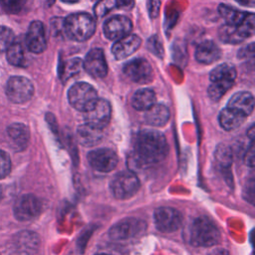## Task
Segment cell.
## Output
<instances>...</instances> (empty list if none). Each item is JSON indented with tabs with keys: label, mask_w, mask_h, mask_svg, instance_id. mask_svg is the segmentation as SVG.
Masks as SVG:
<instances>
[{
	"label": "cell",
	"mask_w": 255,
	"mask_h": 255,
	"mask_svg": "<svg viewBox=\"0 0 255 255\" xmlns=\"http://www.w3.org/2000/svg\"><path fill=\"white\" fill-rule=\"evenodd\" d=\"M96 255H109V254H104V253H101V254H96Z\"/></svg>",
	"instance_id": "f6af8a7d"
},
{
	"label": "cell",
	"mask_w": 255,
	"mask_h": 255,
	"mask_svg": "<svg viewBox=\"0 0 255 255\" xmlns=\"http://www.w3.org/2000/svg\"><path fill=\"white\" fill-rule=\"evenodd\" d=\"M236 69L233 65L225 63L217 66L210 73V81L211 83H219L225 84L232 87L235 79H236Z\"/></svg>",
	"instance_id": "44dd1931"
},
{
	"label": "cell",
	"mask_w": 255,
	"mask_h": 255,
	"mask_svg": "<svg viewBox=\"0 0 255 255\" xmlns=\"http://www.w3.org/2000/svg\"><path fill=\"white\" fill-rule=\"evenodd\" d=\"M154 104L155 94L150 89L137 90L131 99V105L137 111H146Z\"/></svg>",
	"instance_id": "cb8c5ba5"
},
{
	"label": "cell",
	"mask_w": 255,
	"mask_h": 255,
	"mask_svg": "<svg viewBox=\"0 0 255 255\" xmlns=\"http://www.w3.org/2000/svg\"><path fill=\"white\" fill-rule=\"evenodd\" d=\"M215 156L219 164L223 167H229L232 162V152L229 146L227 145H219L216 149Z\"/></svg>",
	"instance_id": "f546056e"
},
{
	"label": "cell",
	"mask_w": 255,
	"mask_h": 255,
	"mask_svg": "<svg viewBox=\"0 0 255 255\" xmlns=\"http://www.w3.org/2000/svg\"><path fill=\"white\" fill-rule=\"evenodd\" d=\"M7 134L9 139L12 142V145L17 150L24 149L29 142V138H30L29 128L24 124H19V123L12 124L7 128Z\"/></svg>",
	"instance_id": "ac0fdd59"
},
{
	"label": "cell",
	"mask_w": 255,
	"mask_h": 255,
	"mask_svg": "<svg viewBox=\"0 0 255 255\" xmlns=\"http://www.w3.org/2000/svg\"><path fill=\"white\" fill-rule=\"evenodd\" d=\"M235 28L239 37L243 40L252 36L254 33V14L247 13L245 18Z\"/></svg>",
	"instance_id": "83f0119b"
},
{
	"label": "cell",
	"mask_w": 255,
	"mask_h": 255,
	"mask_svg": "<svg viewBox=\"0 0 255 255\" xmlns=\"http://www.w3.org/2000/svg\"><path fill=\"white\" fill-rule=\"evenodd\" d=\"M132 29L131 21L122 15H116L108 19L104 24V34L110 40H119L130 34Z\"/></svg>",
	"instance_id": "4fadbf2b"
},
{
	"label": "cell",
	"mask_w": 255,
	"mask_h": 255,
	"mask_svg": "<svg viewBox=\"0 0 255 255\" xmlns=\"http://www.w3.org/2000/svg\"><path fill=\"white\" fill-rule=\"evenodd\" d=\"M51 29H52V33L54 35H58L59 33H62L61 31H63L65 33V30H64V19H62V18H54L51 21Z\"/></svg>",
	"instance_id": "8d00e7d4"
},
{
	"label": "cell",
	"mask_w": 255,
	"mask_h": 255,
	"mask_svg": "<svg viewBox=\"0 0 255 255\" xmlns=\"http://www.w3.org/2000/svg\"><path fill=\"white\" fill-rule=\"evenodd\" d=\"M117 6L122 9H131L134 5V0H116Z\"/></svg>",
	"instance_id": "ab89813d"
},
{
	"label": "cell",
	"mask_w": 255,
	"mask_h": 255,
	"mask_svg": "<svg viewBox=\"0 0 255 255\" xmlns=\"http://www.w3.org/2000/svg\"><path fill=\"white\" fill-rule=\"evenodd\" d=\"M218 12L222 19L225 21V24L231 26H237L247 15L246 12L236 10L226 4H220L218 7Z\"/></svg>",
	"instance_id": "4316f807"
},
{
	"label": "cell",
	"mask_w": 255,
	"mask_h": 255,
	"mask_svg": "<svg viewBox=\"0 0 255 255\" xmlns=\"http://www.w3.org/2000/svg\"><path fill=\"white\" fill-rule=\"evenodd\" d=\"M148 13L151 18H155L159 13L160 0H147Z\"/></svg>",
	"instance_id": "d590c367"
},
{
	"label": "cell",
	"mask_w": 255,
	"mask_h": 255,
	"mask_svg": "<svg viewBox=\"0 0 255 255\" xmlns=\"http://www.w3.org/2000/svg\"><path fill=\"white\" fill-rule=\"evenodd\" d=\"M182 222L181 213L172 207H159L154 211V223L161 232H173L177 230Z\"/></svg>",
	"instance_id": "52a82bcc"
},
{
	"label": "cell",
	"mask_w": 255,
	"mask_h": 255,
	"mask_svg": "<svg viewBox=\"0 0 255 255\" xmlns=\"http://www.w3.org/2000/svg\"><path fill=\"white\" fill-rule=\"evenodd\" d=\"M169 110L162 104H154L145 111L144 121L154 127L164 126L169 120Z\"/></svg>",
	"instance_id": "7402d4cb"
},
{
	"label": "cell",
	"mask_w": 255,
	"mask_h": 255,
	"mask_svg": "<svg viewBox=\"0 0 255 255\" xmlns=\"http://www.w3.org/2000/svg\"><path fill=\"white\" fill-rule=\"evenodd\" d=\"M210 255H229V254H228V252H227L226 250H224V249H220V250H216L215 252L211 253Z\"/></svg>",
	"instance_id": "b9f144b4"
},
{
	"label": "cell",
	"mask_w": 255,
	"mask_h": 255,
	"mask_svg": "<svg viewBox=\"0 0 255 255\" xmlns=\"http://www.w3.org/2000/svg\"><path fill=\"white\" fill-rule=\"evenodd\" d=\"M1 196H2V191H1V188H0V199H1Z\"/></svg>",
	"instance_id": "bcb514c9"
},
{
	"label": "cell",
	"mask_w": 255,
	"mask_h": 255,
	"mask_svg": "<svg viewBox=\"0 0 255 255\" xmlns=\"http://www.w3.org/2000/svg\"><path fill=\"white\" fill-rule=\"evenodd\" d=\"M62 1L67 2V3H75V2H77V1H79V0H62Z\"/></svg>",
	"instance_id": "ee69618b"
},
{
	"label": "cell",
	"mask_w": 255,
	"mask_h": 255,
	"mask_svg": "<svg viewBox=\"0 0 255 255\" xmlns=\"http://www.w3.org/2000/svg\"><path fill=\"white\" fill-rule=\"evenodd\" d=\"M14 41V33L5 26H0V53L8 49Z\"/></svg>",
	"instance_id": "1f68e13d"
},
{
	"label": "cell",
	"mask_w": 255,
	"mask_h": 255,
	"mask_svg": "<svg viewBox=\"0 0 255 255\" xmlns=\"http://www.w3.org/2000/svg\"><path fill=\"white\" fill-rule=\"evenodd\" d=\"M139 188V180L136 175L130 171L118 173L111 182V190L118 199H127L131 197Z\"/></svg>",
	"instance_id": "5b68a950"
},
{
	"label": "cell",
	"mask_w": 255,
	"mask_h": 255,
	"mask_svg": "<svg viewBox=\"0 0 255 255\" xmlns=\"http://www.w3.org/2000/svg\"><path fill=\"white\" fill-rule=\"evenodd\" d=\"M168 152L164 135L156 130H142L136 135L134 160L140 165L157 163Z\"/></svg>",
	"instance_id": "6da1fadb"
},
{
	"label": "cell",
	"mask_w": 255,
	"mask_h": 255,
	"mask_svg": "<svg viewBox=\"0 0 255 255\" xmlns=\"http://www.w3.org/2000/svg\"><path fill=\"white\" fill-rule=\"evenodd\" d=\"M54 2H55V0H44V4L46 7L52 6L54 4Z\"/></svg>",
	"instance_id": "7bdbcfd3"
},
{
	"label": "cell",
	"mask_w": 255,
	"mask_h": 255,
	"mask_svg": "<svg viewBox=\"0 0 255 255\" xmlns=\"http://www.w3.org/2000/svg\"><path fill=\"white\" fill-rule=\"evenodd\" d=\"M64 30L70 39L84 42L94 35L96 23L94 18L87 13H74L64 19Z\"/></svg>",
	"instance_id": "7a4b0ae2"
},
{
	"label": "cell",
	"mask_w": 255,
	"mask_h": 255,
	"mask_svg": "<svg viewBox=\"0 0 255 255\" xmlns=\"http://www.w3.org/2000/svg\"><path fill=\"white\" fill-rule=\"evenodd\" d=\"M41 202L33 194L20 196L14 203L13 211L18 220L26 221L37 217L41 212Z\"/></svg>",
	"instance_id": "9c48e42d"
},
{
	"label": "cell",
	"mask_w": 255,
	"mask_h": 255,
	"mask_svg": "<svg viewBox=\"0 0 255 255\" xmlns=\"http://www.w3.org/2000/svg\"><path fill=\"white\" fill-rule=\"evenodd\" d=\"M83 67L94 78H104L108 73V65L101 48H93L89 51Z\"/></svg>",
	"instance_id": "5bb4252c"
},
{
	"label": "cell",
	"mask_w": 255,
	"mask_h": 255,
	"mask_svg": "<svg viewBox=\"0 0 255 255\" xmlns=\"http://www.w3.org/2000/svg\"><path fill=\"white\" fill-rule=\"evenodd\" d=\"M231 87L225 84H219V83H211V85L208 87L207 93L210 99L213 101H218Z\"/></svg>",
	"instance_id": "d6a6232c"
},
{
	"label": "cell",
	"mask_w": 255,
	"mask_h": 255,
	"mask_svg": "<svg viewBox=\"0 0 255 255\" xmlns=\"http://www.w3.org/2000/svg\"><path fill=\"white\" fill-rule=\"evenodd\" d=\"M27 0H0L4 10L11 14L19 13L26 5Z\"/></svg>",
	"instance_id": "836d02e7"
},
{
	"label": "cell",
	"mask_w": 255,
	"mask_h": 255,
	"mask_svg": "<svg viewBox=\"0 0 255 255\" xmlns=\"http://www.w3.org/2000/svg\"><path fill=\"white\" fill-rule=\"evenodd\" d=\"M245 120V116L230 109L225 108L219 113L218 121L220 126L226 130H232L239 128Z\"/></svg>",
	"instance_id": "603a6c76"
},
{
	"label": "cell",
	"mask_w": 255,
	"mask_h": 255,
	"mask_svg": "<svg viewBox=\"0 0 255 255\" xmlns=\"http://www.w3.org/2000/svg\"><path fill=\"white\" fill-rule=\"evenodd\" d=\"M245 162H246V164H248L251 167L254 165V147H253L252 142L250 144L249 149L247 150V152L245 154Z\"/></svg>",
	"instance_id": "f35d334b"
},
{
	"label": "cell",
	"mask_w": 255,
	"mask_h": 255,
	"mask_svg": "<svg viewBox=\"0 0 255 255\" xmlns=\"http://www.w3.org/2000/svg\"><path fill=\"white\" fill-rule=\"evenodd\" d=\"M116 6H117L116 0H99V2L95 5V8H94L95 15L99 18L104 17Z\"/></svg>",
	"instance_id": "4dcf8cb0"
},
{
	"label": "cell",
	"mask_w": 255,
	"mask_h": 255,
	"mask_svg": "<svg viewBox=\"0 0 255 255\" xmlns=\"http://www.w3.org/2000/svg\"><path fill=\"white\" fill-rule=\"evenodd\" d=\"M8 62L16 67L26 66V58L23 45L20 41L14 40L13 43L6 50Z\"/></svg>",
	"instance_id": "d4e9b609"
},
{
	"label": "cell",
	"mask_w": 255,
	"mask_h": 255,
	"mask_svg": "<svg viewBox=\"0 0 255 255\" xmlns=\"http://www.w3.org/2000/svg\"><path fill=\"white\" fill-rule=\"evenodd\" d=\"M125 75L134 83L147 84L152 80V68L142 58H136L124 66Z\"/></svg>",
	"instance_id": "8fae6325"
},
{
	"label": "cell",
	"mask_w": 255,
	"mask_h": 255,
	"mask_svg": "<svg viewBox=\"0 0 255 255\" xmlns=\"http://www.w3.org/2000/svg\"><path fill=\"white\" fill-rule=\"evenodd\" d=\"M219 37H220L221 41H223L225 43H229V44H236V43L243 41V39H241L239 37L235 26H231V25H227V24L223 25L220 28Z\"/></svg>",
	"instance_id": "f1b7e54d"
},
{
	"label": "cell",
	"mask_w": 255,
	"mask_h": 255,
	"mask_svg": "<svg viewBox=\"0 0 255 255\" xmlns=\"http://www.w3.org/2000/svg\"><path fill=\"white\" fill-rule=\"evenodd\" d=\"M141 40L138 36L129 34L119 39L112 48V53L117 60H123L134 53L140 46Z\"/></svg>",
	"instance_id": "2e32d148"
},
{
	"label": "cell",
	"mask_w": 255,
	"mask_h": 255,
	"mask_svg": "<svg viewBox=\"0 0 255 255\" xmlns=\"http://www.w3.org/2000/svg\"><path fill=\"white\" fill-rule=\"evenodd\" d=\"M237 3L241 4L242 6H247L253 8L255 5V0H235Z\"/></svg>",
	"instance_id": "60d3db41"
},
{
	"label": "cell",
	"mask_w": 255,
	"mask_h": 255,
	"mask_svg": "<svg viewBox=\"0 0 255 255\" xmlns=\"http://www.w3.org/2000/svg\"><path fill=\"white\" fill-rule=\"evenodd\" d=\"M26 46L28 50L34 54H40L47 47V39L45 28L42 22L33 21L26 34Z\"/></svg>",
	"instance_id": "9a60e30c"
},
{
	"label": "cell",
	"mask_w": 255,
	"mask_h": 255,
	"mask_svg": "<svg viewBox=\"0 0 255 255\" xmlns=\"http://www.w3.org/2000/svg\"><path fill=\"white\" fill-rule=\"evenodd\" d=\"M87 158L90 165L100 172H110L118 164V156L110 148L94 149L88 153Z\"/></svg>",
	"instance_id": "30bf717a"
},
{
	"label": "cell",
	"mask_w": 255,
	"mask_h": 255,
	"mask_svg": "<svg viewBox=\"0 0 255 255\" xmlns=\"http://www.w3.org/2000/svg\"><path fill=\"white\" fill-rule=\"evenodd\" d=\"M221 239L217 226L207 217L194 219L190 227V242L194 246L211 247Z\"/></svg>",
	"instance_id": "3957f363"
},
{
	"label": "cell",
	"mask_w": 255,
	"mask_h": 255,
	"mask_svg": "<svg viewBox=\"0 0 255 255\" xmlns=\"http://www.w3.org/2000/svg\"><path fill=\"white\" fill-rule=\"evenodd\" d=\"M112 115L111 105L107 100L98 99L96 104L87 112H85V121L87 124L98 128H104L108 126Z\"/></svg>",
	"instance_id": "7c38bea8"
},
{
	"label": "cell",
	"mask_w": 255,
	"mask_h": 255,
	"mask_svg": "<svg viewBox=\"0 0 255 255\" xmlns=\"http://www.w3.org/2000/svg\"><path fill=\"white\" fill-rule=\"evenodd\" d=\"M148 48L151 52H153L156 55H161L160 53H162V48L156 37H152L148 40Z\"/></svg>",
	"instance_id": "74e56055"
},
{
	"label": "cell",
	"mask_w": 255,
	"mask_h": 255,
	"mask_svg": "<svg viewBox=\"0 0 255 255\" xmlns=\"http://www.w3.org/2000/svg\"><path fill=\"white\" fill-rule=\"evenodd\" d=\"M227 108H230L246 117L253 112L254 98L252 94L248 92H238L231 97L227 104Z\"/></svg>",
	"instance_id": "e0dca14e"
},
{
	"label": "cell",
	"mask_w": 255,
	"mask_h": 255,
	"mask_svg": "<svg viewBox=\"0 0 255 255\" xmlns=\"http://www.w3.org/2000/svg\"><path fill=\"white\" fill-rule=\"evenodd\" d=\"M145 229V223L135 218L125 219L114 225L109 235L113 240H128L140 235Z\"/></svg>",
	"instance_id": "ba28073f"
},
{
	"label": "cell",
	"mask_w": 255,
	"mask_h": 255,
	"mask_svg": "<svg viewBox=\"0 0 255 255\" xmlns=\"http://www.w3.org/2000/svg\"><path fill=\"white\" fill-rule=\"evenodd\" d=\"M34 94V87L30 80L21 76L11 77L6 85V95L15 104L29 101Z\"/></svg>",
	"instance_id": "8992f818"
},
{
	"label": "cell",
	"mask_w": 255,
	"mask_h": 255,
	"mask_svg": "<svg viewBox=\"0 0 255 255\" xmlns=\"http://www.w3.org/2000/svg\"><path fill=\"white\" fill-rule=\"evenodd\" d=\"M11 169V160L7 152L0 149V179L7 176Z\"/></svg>",
	"instance_id": "e575fe53"
},
{
	"label": "cell",
	"mask_w": 255,
	"mask_h": 255,
	"mask_svg": "<svg viewBox=\"0 0 255 255\" xmlns=\"http://www.w3.org/2000/svg\"><path fill=\"white\" fill-rule=\"evenodd\" d=\"M70 105L80 112H87L98 101L96 90L88 83L80 82L74 84L68 92Z\"/></svg>",
	"instance_id": "277c9868"
},
{
	"label": "cell",
	"mask_w": 255,
	"mask_h": 255,
	"mask_svg": "<svg viewBox=\"0 0 255 255\" xmlns=\"http://www.w3.org/2000/svg\"><path fill=\"white\" fill-rule=\"evenodd\" d=\"M83 68V60L80 58L69 59L62 63L59 70L60 78L63 82L68 81L69 79L78 75Z\"/></svg>",
	"instance_id": "484cf974"
},
{
	"label": "cell",
	"mask_w": 255,
	"mask_h": 255,
	"mask_svg": "<svg viewBox=\"0 0 255 255\" xmlns=\"http://www.w3.org/2000/svg\"><path fill=\"white\" fill-rule=\"evenodd\" d=\"M77 137L81 144L85 146H94L101 141L103 132L101 128H95L86 123L78 128Z\"/></svg>",
	"instance_id": "ffe728a7"
},
{
	"label": "cell",
	"mask_w": 255,
	"mask_h": 255,
	"mask_svg": "<svg viewBox=\"0 0 255 255\" xmlns=\"http://www.w3.org/2000/svg\"><path fill=\"white\" fill-rule=\"evenodd\" d=\"M220 49L210 40L201 42L195 50V59L201 64H211L217 61L220 58Z\"/></svg>",
	"instance_id": "d6986e66"
}]
</instances>
